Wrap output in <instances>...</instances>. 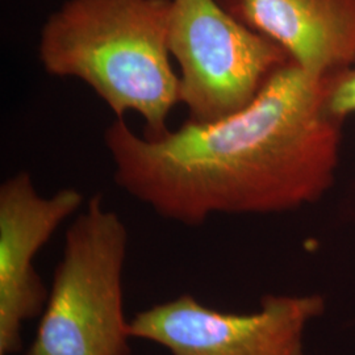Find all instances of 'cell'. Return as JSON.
Segmentation results:
<instances>
[{
    "instance_id": "1",
    "label": "cell",
    "mask_w": 355,
    "mask_h": 355,
    "mask_svg": "<svg viewBox=\"0 0 355 355\" xmlns=\"http://www.w3.org/2000/svg\"><path fill=\"white\" fill-rule=\"evenodd\" d=\"M327 79L293 62L253 102L212 123L158 137L124 119L104 132L114 182L157 215L196 228L214 215H270L318 202L334 184L343 121L325 105Z\"/></svg>"
},
{
    "instance_id": "2",
    "label": "cell",
    "mask_w": 355,
    "mask_h": 355,
    "mask_svg": "<svg viewBox=\"0 0 355 355\" xmlns=\"http://www.w3.org/2000/svg\"><path fill=\"white\" fill-rule=\"evenodd\" d=\"M170 11L171 0H67L41 29L38 60L49 76L86 83L116 119L139 114L144 136L158 137L180 103Z\"/></svg>"
},
{
    "instance_id": "3",
    "label": "cell",
    "mask_w": 355,
    "mask_h": 355,
    "mask_svg": "<svg viewBox=\"0 0 355 355\" xmlns=\"http://www.w3.org/2000/svg\"><path fill=\"white\" fill-rule=\"evenodd\" d=\"M128 230L105 208L102 193L89 198L64 233V253L35 338L24 355H130L123 277Z\"/></svg>"
},
{
    "instance_id": "4",
    "label": "cell",
    "mask_w": 355,
    "mask_h": 355,
    "mask_svg": "<svg viewBox=\"0 0 355 355\" xmlns=\"http://www.w3.org/2000/svg\"><path fill=\"white\" fill-rule=\"evenodd\" d=\"M168 51L179 66L180 103L195 123L241 111L291 62L277 42L242 24L217 0H171Z\"/></svg>"
},
{
    "instance_id": "5",
    "label": "cell",
    "mask_w": 355,
    "mask_h": 355,
    "mask_svg": "<svg viewBox=\"0 0 355 355\" xmlns=\"http://www.w3.org/2000/svg\"><path fill=\"white\" fill-rule=\"evenodd\" d=\"M324 311L318 293H268L250 313L221 312L183 293L136 313L128 333L171 355H305L306 329Z\"/></svg>"
},
{
    "instance_id": "6",
    "label": "cell",
    "mask_w": 355,
    "mask_h": 355,
    "mask_svg": "<svg viewBox=\"0 0 355 355\" xmlns=\"http://www.w3.org/2000/svg\"><path fill=\"white\" fill-rule=\"evenodd\" d=\"M83 204L85 195L76 189H62L51 196L40 195L26 171L1 183L0 355L21 352L23 327L41 316L49 296L33 265L35 258Z\"/></svg>"
},
{
    "instance_id": "7",
    "label": "cell",
    "mask_w": 355,
    "mask_h": 355,
    "mask_svg": "<svg viewBox=\"0 0 355 355\" xmlns=\"http://www.w3.org/2000/svg\"><path fill=\"white\" fill-rule=\"evenodd\" d=\"M242 24L277 42L308 76L355 66V0H217Z\"/></svg>"
},
{
    "instance_id": "8",
    "label": "cell",
    "mask_w": 355,
    "mask_h": 355,
    "mask_svg": "<svg viewBox=\"0 0 355 355\" xmlns=\"http://www.w3.org/2000/svg\"><path fill=\"white\" fill-rule=\"evenodd\" d=\"M325 105L341 121L355 114V66L327 78Z\"/></svg>"
}]
</instances>
